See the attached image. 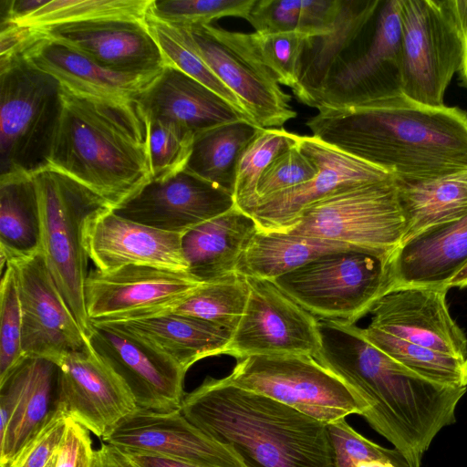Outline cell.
Wrapping results in <instances>:
<instances>
[{
    "instance_id": "cell-48",
    "label": "cell",
    "mask_w": 467,
    "mask_h": 467,
    "mask_svg": "<svg viewBox=\"0 0 467 467\" xmlns=\"http://www.w3.org/2000/svg\"><path fill=\"white\" fill-rule=\"evenodd\" d=\"M94 451L90 431L68 417L55 467H92Z\"/></svg>"
},
{
    "instance_id": "cell-39",
    "label": "cell",
    "mask_w": 467,
    "mask_h": 467,
    "mask_svg": "<svg viewBox=\"0 0 467 467\" xmlns=\"http://www.w3.org/2000/svg\"><path fill=\"white\" fill-rule=\"evenodd\" d=\"M147 22L165 57L167 66L180 69L206 86L252 122L239 99L224 86L191 46L184 29L161 22L150 16Z\"/></svg>"
},
{
    "instance_id": "cell-6",
    "label": "cell",
    "mask_w": 467,
    "mask_h": 467,
    "mask_svg": "<svg viewBox=\"0 0 467 467\" xmlns=\"http://www.w3.org/2000/svg\"><path fill=\"white\" fill-rule=\"evenodd\" d=\"M60 93L57 79L23 57L0 61L1 176L32 175L47 166Z\"/></svg>"
},
{
    "instance_id": "cell-14",
    "label": "cell",
    "mask_w": 467,
    "mask_h": 467,
    "mask_svg": "<svg viewBox=\"0 0 467 467\" xmlns=\"http://www.w3.org/2000/svg\"><path fill=\"white\" fill-rule=\"evenodd\" d=\"M22 312L24 357L58 364L66 356L89 348L87 336L65 301L42 252L16 263Z\"/></svg>"
},
{
    "instance_id": "cell-44",
    "label": "cell",
    "mask_w": 467,
    "mask_h": 467,
    "mask_svg": "<svg viewBox=\"0 0 467 467\" xmlns=\"http://www.w3.org/2000/svg\"><path fill=\"white\" fill-rule=\"evenodd\" d=\"M264 63L278 83L293 90L299 79L300 59L306 36L299 31L252 33Z\"/></svg>"
},
{
    "instance_id": "cell-35",
    "label": "cell",
    "mask_w": 467,
    "mask_h": 467,
    "mask_svg": "<svg viewBox=\"0 0 467 467\" xmlns=\"http://www.w3.org/2000/svg\"><path fill=\"white\" fill-rule=\"evenodd\" d=\"M249 292L247 278L236 274L202 283L183 298L133 318L156 313L179 314L208 321L234 333L244 313Z\"/></svg>"
},
{
    "instance_id": "cell-55",
    "label": "cell",
    "mask_w": 467,
    "mask_h": 467,
    "mask_svg": "<svg viewBox=\"0 0 467 467\" xmlns=\"http://www.w3.org/2000/svg\"><path fill=\"white\" fill-rule=\"evenodd\" d=\"M56 459H57V455L49 462V463L46 467H55Z\"/></svg>"
},
{
    "instance_id": "cell-47",
    "label": "cell",
    "mask_w": 467,
    "mask_h": 467,
    "mask_svg": "<svg viewBox=\"0 0 467 467\" xmlns=\"http://www.w3.org/2000/svg\"><path fill=\"white\" fill-rule=\"evenodd\" d=\"M301 0H255L247 21L260 34L297 31Z\"/></svg>"
},
{
    "instance_id": "cell-23",
    "label": "cell",
    "mask_w": 467,
    "mask_h": 467,
    "mask_svg": "<svg viewBox=\"0 0 467 467\" xmlns=\"http://www.w3.org/2000/svg\"><path fill=\"white\" fill-rule=\"evenodd\" d=\"M182 234L128 220L106 208L87 221L84 244L89 260L99 270L138 265L188 272Z\"/></svg>"
},
{
    "instance_id": "cell-52",
    "label": "cell",
    "mask_w": 467,
    "mask_h": 467,
    "mask_svg": "<svg viewBox=\"0 0 467 467\" xmlns=\"http://www.w3.org/2000/svg\"><path fill=\"white\" fill-rule=\"evenodd\" d=\"M124 451L143 467H202L157 454L141 451Z\"/></svg>"
},
{
    "instance_id": "cell-28",
    "label": "cell",
    "mask_w": 467,
    "mask_h": 467,
    "mask_svg": "<svg viewBox=\"0 0 467 467\" xmlns=\"http://www.w3.org/2000/svg\"><path fill=\"white\" fill-rule=\"evenodd\" d=\"M57 366L47 359L25 357L7 375L15 398L14 411L0 433V465L9 467L28 440L56 409Z\"/></svg>"
},
{
    "instance_id": "cell-49",
    "label": "cell",
    "mask_w": 467,
    "mask_h": 467,
    "mask_svg": "<svg viewBox=\"0 0 467 467\" xmlns=\"http://www.w3.org/2000/svg\"><path fill=\"white\" fill-rule=\"evenodd\" d=\"M339 0H301L299 32L306 36L328 33L335 22Z\"/></svg>"
},
{
    "instance_id": "cell-54",
    "label": "cell",
    "mask_w": 467,
    "mask_h": 467,
    "mask_svg": "<svg viewBox=\"0 0 467 467\" xmlns=\"http://www.w3.org/2000/svg\"><path fill=\"white\" fill-rule=\"evenodd\" d=\"M460 71L462 74V82L467 87V26L464 30V49L462 63Z\"/></svg>"
},
{
    "instance_id": "cell-41",
    "label": "cell",
    "mask_w": 467,
    "mask_h": 467,
    "mask_svg": "<svg viewBox=\"0 0 467 467\" xmlns=\"http://www.w3.org/2000/svg\"><path fill=\"white\" fill-rule=\"evenodd\" d=\"M255 0H152L149 16L166 24L189 29L222 17L247 20Z\"/></svg>"
},
{
    "instance_id": "cell-5",
    "label": "cell",
    "mask_w": 467,
    "mask_h": 467,
    "mask_svg": "<svg viewBox=\"0 0 467 467\" xmlns=\"http://www.w3.org/2000/svg\"><path fill=\"white\" fill-rule=\"evenodd\" d=\"M38 196L42 253L65 301L84 333L90 322L85 305L88 255L84 227L95 213L111 208L91 190L54 169L32 174Z\"/></svg>"
},
{
    "instance_id": "cell-4",
    "label": "cell",
    "mask_w": 467,
    "mask_h": 467,
    "mask_svg": "<svg viewBox=\"0 0 467 467\" xmlns=\"http://www.w3.org/2000/svg\"><path fill=\"white\" fill-rule=\"evenodd\" d=\"M180 410L244 467H333L327 424L223 378H206Z\"/></svg>"
},
{
    "instance_id": "cell-43",
    "label": "cell",
    "mask_w": 467,
    "mask_h": 467,
    "mask_svg": "<svg viewBox=\"0 0 467 467\" xmlns=\"http://www.w3.org/2000/svg\"><path fill=\"white\" fill-rule=\"evenodd\" d=\"M4 269L0 285V382L25 358L16 270L10 263Z\"/></svg>"
},
{
    "instance_id": "cell-27",
    "label": "cell",
    "mask_w": 467,
    "mask_h": 467,
    "mask_svg": "<svg viewBox=\"0 0 467 467\" xmlns=\"http://www.w3.org/2000/svg\"><path fill=\"white\" fill-rule=\"evenodd\" d=\"M253 216L234 206L184 233L182 247L188 273L201 283L234 275L242 256L258 232Z\"/></svg>"
},
{
    "instance_id": "cell-11",
    "label": "cell",
    "mask_w": 467,
    "mask_h": 467,
    "mask_svg": "<svg viewBox=\"0 0 467 467\" xmlns=\"http://www.w3.org/2000/svg\"><path fill=\"white\" fill-rule=\"evenodd\" d=\"M239 388L284 403L325 424L366 405L337 376L308 355H262L240 358L223 378Z\"/></svg>"
},
{
    "instance_id": "cell-20",
    "label": "cell",
    "mask_w": 467,
    "mask_h": 467,
    "mask_svg": "<svg viewBox=\"0 0 467 467\" xmlns=\"http://www.w3.org/2000/svg\"><path fill=\"white\" fill-rule=\"evenodd\" d=\"M298 144L318 171L309 182L258 202L252 216L260 231L286 233L305 208L337 190L395 178L312 135H299Z\"/></svg>"
},
{
    "instance_id": "cell-1",
    "label": "cell",
    "mask_w": 467,
    "mask_h": 467,
    "mask_svg": "<svg viewBox=\"0 0 467 467\" xmlns=\"http://www.w3.org/2000/svg\"><path fill=\"white\" fill-rule=\"evenodd\" d=\"M320 348L315 358L341 379L364 402L362 417L400 451L410 467H421L436 435L456 422L467 387L426 378L369 343L355 324L317 318Z\"/></svg>"
},
{
    "instance_id": "cell-12",
    "label": "cell",
    "mask_w": 467,
    "mask_h": 467,
    "mask_svg": "<svg viewBox=\"0 0 467 467\" xmlns=\"http://www.w3.org/2000/svg\"><path fill=\"white\" fill-rule=\"evenodd\" d=\"M184 31L191 46L239 99L254 125L282 128L296 118L291 97L264 63L252 33L229 31L212 24Z\"/></svg>"
},
{
    "instance_id": "cell-38",
    "label": "cell",
    "mask_w": 467,
    "mask_h": 467,
    "mask_svg": "<svg viewBox=\"0 0 467 467\" xmlns=\"http://www.w3.org/2000/svg\"><path fill=\"white\" fill-rule=\"evenodd\" d=\"M298 136L282 128H260L242 151L236 167L235 206L252 216L257 203L258 182L272 161L297 143Z\"/></svg>"
},
{
    "instance_id": "cell-36",
    "label": "cell",
    "mask_w": 467,
    "mask_h": 467,
    "mask_svg": "<svg viewBox=\"0 0 467 467\" xmlns=\"http://www.w3.org/2000/svg\"><path fill=\"white\" fill-rule=\"evenodd\" d=\"M151 2L152 0H49L16 25L41 29L101 19L146 21Z\"/></svg>"
},
{
    "instance_id": "cell-15",
    "label": "cell",
    "mask_w": 467,
    "mask_h": 467,
    "mask_svg": "<svg viewBox=\"0 0 467 467\" xmlns=\"http://www.w3.org/2000/svg\"><path fill=\"white\" fill-rule=\"evenodd\" d=\"M91 349L123 380L138 408L180 410L185 371L177 362L140 337L107 323L90 322Z\"/></svg>"
},
{
    "instance_id": "cell-9",
    "label": "cell",
    "mask_w": 467,
    "mask_h": 467,
    "mask_svg": "<svg viewBox=\"0 0 467 467\" xmlns=\"http://www.w3.org/2000/svg\"><path fill=\"white\" fill-rule=\"evenodd\" d=\"M400 48V0H380L373 17L333 64L314 108H355L402 94Z\"/></svg>"
},
{
    "instance_id": "cell-10",
    "label": "cell",
    "mask_w": 467,
    "mask_h": 467,
    "mask_svg": "<svg viewBox=\"0 0 467 467\" xmlns=\"http://www.w3.org/2000/svg\"><path fill=\"white\" fill-rule=\"evenodd\" d=\"M400 5L401 92L420 104L443 106L464 49L454 0H400Z\"/></svg>"
},
{
    "instance_id": "cell-53",
    "label": "cell",
    "mask_w": 467,
    "mask_h": 467,
    "mask_svg": "<svg viewBox=\"0 0 467 467\" xmlns=\"http://www.w3.org/2000/svg\"><path fill=\"white\" fill-rule=\"evenodd\" d=\"M449 289L467 287V262L445 285Z\"/></svg>"
},
{
    "instance_id": "cell-19",
    "label": "cell",
    "mask_w": 467,
    "mask_h": 467,
    "mask_svg": "<svg viewBox=\"0 0 467 467\" xmlns=\"http://www.w3.org/2000/svg\"><path fill=\"white\" fill-rule=\"evenodd\" d=\"M234 206L231 192L183 170L151 180L112 210L150 227L184 234Z\"/></svg>"
},
{
    "instance_id": "cell-29",
    "label": "cell",
    "mask_w": 467,
    "mask_h": 467,
    "mask_svg": "<svg viewBox=\"0 0 467 467\" xmlns=\"http://www.w3.org/2000/svg\"><path fill=\"white\" fill-rule=\"evenodd\" d=\"M99 323L110 324L140 337L185 371L202 358L225 354L234 334L208 321L172 313Z\"/></svg>"
},
{
    "instance_id": "cell-32",
    "label": "cell",
    "mask_w": 467,
    "mask_h": 467,
    "mask_svg": "<svg viewBox=\"0 0 467 467\" xmlns=\"http://www.w3.org/2000/svg\"><path fill=\"white\" fill-rule=\"evenodd\" d=\"M40 252L41 219L33 176H0L2 272L7 264L28 259Z\"/></svg>"
},
{
    "instance_id": "cell-21",
    "label": "cell",
    "mask_w": 467,
    "mask_h": 467,
    "mask_svg": "<svg viewBox=\"0 0 467 467\" xmlns=\"http://www.w3.org/2000/svg\"><path fill=\"white\" fill-rule=\"evenodd\" d=\"M102 440L123 451L157 454L202 467H244L232 451L191 423L181 410L138 408Z\"/></svg>"
},
{
    "instance_id": "cell-46",
    "label": "cell",
    "mask_w": 467,
    "mask_h": 467,
    "mask_svg": "<svg viewBox=\"0 0 467 467\" xmlns=\"http://www.w3.org/2000/svg\"><path fill=\"white\" fill-rule=\"evenodd\" d=\"M68 415L57 407L28 440L9 467H46L57 455L67 429Z\"/></svg>"
},
{
    "instance_id": "cell-51",
    "label": "cell",
    "mask_w": 467,
    "mask_h": 467,
    "mask_svg": "<svg viewBox=\"0 0 467 467\" xmlns=\"http://www.w3.org/2000/svg\"><path fill=\"white\" fill-rule=\"evenodd\" d=\"M92 467H143L126 451L106 442L94 451Z\"/></svg>"
},
{
    "instance_id": "cell-31",
    "label": "cell",
    "mask_w": 467,
    "mask_h": 467,
    "mask_svg": "<svg viewBox=\"0 0 467 467\" xmlns=\"http://www.w3.org/2000/svg\"><path fill=\"white\" fill-rule=\"evenodd\" d=\"M396 185L405 221L402 244L467 215V171L420 182L396 180Z\"/></svg>"
},
{
    "instance_id": "cell-50",
    "label": "cell",
    "mask_w": 467,
    "mask_h": 467,
    "mask_svg": "<svg viewBox=\"0 0 467 467\" xmlns=\"http://www.w3.org/2000/svg\"><path fill=\"white\" fill-rule=\"evenodd\" d=\"M47 0H1L0 25L16 24L36 12Z\"/></svg>"
},
{
    "instance_id": "cell-22",
    "label": "cell",
    "mask_w": 467,
    "mask_h": 467,
    "mask_svg": "<svg viewBox=\"0 0 467 467\" xmlns=\"http://www.w3.org/2000/svg\"><path fill=\"white\" fill-rule=\"evenodd\" d=\"M37 30L115 72L159 75L167 67L147 20L101 19Z\"/></svg>"
},
{
    "instance_id": "cell-33",
    "label": "cell",
    "mask_w": 467,
    "mask_h": 467,
    "mask_svg": "<svg viewBox=\"0 0 467 467\" xmlns=\"http://www.w3.org/2000/svg\"><path fill=\"white\" fill-rule=\"evenodd\" d=\"M350 249L362 250L321 238L258 230L242 256L237 273L273 280L324 254Z\"/></svg>"
},
{
    "instance_id": "cell-30",
    "label": "cell",
    "mask_w": 467,
    "mask_h": 467,
    "mask_svg": "<svg viewBox=\"0 0 467 467\" xmlns=\"http://www.w3.org/2000/svg\"><path fill=\"white\" fill-rule=\"evenodd\" d=\"M379 4L380 0H339L331 30L306 36L299 79L292 90L300 103L314 108L333 64L373 17Z\"/></svg>"
},
{
    "instance_id": "cell-18",
    "label": "cell",
    "mask_w": 467,
    "mask_h": 467,
    "mask_svg": "<svg viewBox=\"0 0 467 467\" xmlns=\"http://www.w3.org/2000/svg\"><path fill=\"white\" fill-rule=\"evenodd\" d=\"M57 366L56 408L99 438L138 409L123 380L90 347L66 356Z\"/></svg>"
},
{
    "instance_id": "cell-2",
    "label": "cell",
    "mask_w": 467,
    "mask_h": 467,
    "mask_svg": "<svg viewBox=\"0 0 467 467\" xmlns=\"http://www.w3.org/2000/svg\"><path fill=\"white\" fill-rule=\"evenodd\" d=\"M312 136L392 174L420 182L467 171V112L403 94L347 109H320Z\"/></svg>"
},
{
    "instance_id": "cell-7",
    "label": "cell",
    "mask_w": 467,
    "mask_h": 467,
    "mask_svg": "<svg viewBox=\"0 0 467 467\" xmlns=\"http://www.w3.org/2000/svg\"><path fill=\"white\" fill-rule=\"evenodd\" d=\"M286 233L335 241L391 258L405 234L396 180L338 189L305 208Z\"/></svg>"
},
{
    "instance_id": "cell-3",
    "label": "cell",
    "mask_w": 467,
    "mask_h": 467,
    "mask_svg": "<svg viewBox=\"0 0 467 467\" xmlns=\"http://www.w3.org/2000/svg\"><path fill=\"white\" fill-rule=\"evenodd\" d=\"M60 95L46 167L83 184L114 209L152 180L148 117L136 99L88 96L63 86Z\"/></svg>"
},
{
    "instance_id": "cell-17",
    "label": "cell",
    "mask_w": 467,
    "mask_h": 467,
    "mask_svg": "<svg viewBox=\"0 0 467 467\" xmlns=\"http://www.w3.org/2000/svg\"><path fill=\"white\" fill-rule=\"evenodd\" d=\"M448 290L446 285L388 289L368 308L367 327L437 352L467 358V337L450 314Z\"/></svg>"
},
{
    "instance_id": "cell-16",
    "label": "cell",
    "mask_w": 467,
    "mask_h": 467,
    "mask_svg": "<svg viewBox=\"0 0 467 467\" xmlns=\"http://www.w3.org/2000/svg\"><path fill=\"white\" fill-rule=\"evenodd\" d=\"M202 284L188 272L150 265L94 268L85 282L87 315L89 322L130 319L172 304Z\"/></svg>"
},
{
    "instance_id": "cell-8",
    "label": "cell",
    "mask_w": 467,
    "mask_h": 467,
    "mask_svg": "<svg viewBox=\"0 0 467 467\" xmlns=\"http://www.w3.org/2000/svg\"><path fill=\"white\" fill-rule=\"evenodd\" d=\"M389 260L363 250L336 251L272 281L315 317L355 324L389 289Z\"/></svg>"
},
{
    "instance_id": "cell-40",
    "label": "cell",
    "mask_w": 467,
    "mask_h": 467,
    "mask_svg": "<svg viewBox=\"0 0 467 467\" xmlns=\"http://www.w3.org/2000/svg\"><path fill=\"white\" fill-rule=\"evenodd\" d=\"M333 467H410L397 449L382 447L356 431L341 419L327 424Z\"/></svg>"
},
{
    "instance_id": "cell-26",
    "label": "cell",
    "mask_w": 467,
    "mask_h": 467,
    "mask_svg": "<svg viewBox=\"0 0 467 467\" xmlns=\"http://www.w3.org/2000/svg\"><path fill=\"white\" fill-rule=\"evenodd\" d=\"M136 100L148 118L176 122L194 134L224 123L249 121L214 91L171 66Z\"/></svg>"
},
{
    "instance_id": "cell-25",
    "label": "cell",
    "mask_w": 467,
    "mask_h": 467,
    "mask_svg": "<svg viewBox=\"0 0 467 467\" xmlns=\"http://www.w3.org/2000/svg\"><path fill=\"white\" fill-rule=\"evenodd\" d=\"M467 262V215L401 244L389 263V289L440 286Z\"/></svg>"
},
{
    "instance_id": "cell-45",
    "label": "cell",
    "mask_w": 467,
    "mask_h": 467,
    "mask_svg": "<svg viewBox=\"0 0 467 467\" xmlns=\"http://www.w3.org/2000/svg\"><path fill=\"white\" fill-rule=\"evenodd\" d=\"M317 171L315 161L303 151L297 140L296 145L278 155L262 174L257 185L258 202L309 182Z\"/></svg>"
},
{
    "instance_id": "cell-34",
    "label": "cell",
    "mask_w": 467,
    "mask_h": 467,
    "mask_svg": "<svg viewBox=\"0 0 467 467\" xmlns=\"http://www.w3.org/2000/svg\"><path fill=\"white\" fill-rule=\"evenodd\" d=\"M259 129L247 120H237L195 134L184 170L234 195L239 157Z\"/></svg>"
},
{
    "instance_id": "cell-13",
    "label": "cell",
    "mask_w": 467,
    "mask_h": 467,
    "mask_svg": "<svg viewBox=\"0 0 467 467\" xmlns=\"http://www.w3.org/2000/svg\"><path fill=\"white\" fill-rule=\"evenodd\" d=\"M246 278L247 305L225 354L239 359L262 355L315 358L320 348L317 317L272 280Z\"/></svg>"
},
{
    "instance_id": "cell-37",
    "label": "cell",
    "mask_w": 467,
    "mask_h": 467,
    "mask_svg": "<svg viewBox=\"0 0 467 467\" xmlns=\"http://www.w3.org/2000/svg\"><path fill=\"white\" fill-rule=\"evenodd\" d=\"M358 329L369 343L410 369L441 383L467 387V358L437 352L368 327Z\"/></svg>"
},
{
    "instance_id": "cell-24",
    "label": "cell",
    "mask_w": 467,
    "mask_h": 467,
    "mask_svg": "<svg viewBox=\"0 0 467 467\" xmlns=\"http://www.w3.org/2000/svg\"><path fill=\"white\" fill-rule=\"evenodd\" d=\"M38 32L37 38L21 57L53 77L61 86L77 93L115 100H135L161 75H132L107 69Z\"/></svg>"
},
{
    "instance_id": "cell-42",
    "label": "cell",
    "mask_w": 467,
    "mask_h": 467,
    "mask_svg": "<svg viewBox=\"0 0 467 467\" xmlns=\"http://www.w3.org/2000/svg\"><path fill=\"white\" fill-rule=\"evenodd\" d=\"M148 119L152 180L183 171L192 153L195 134L173 121Z\"/></svg>"
}]
</instances>
